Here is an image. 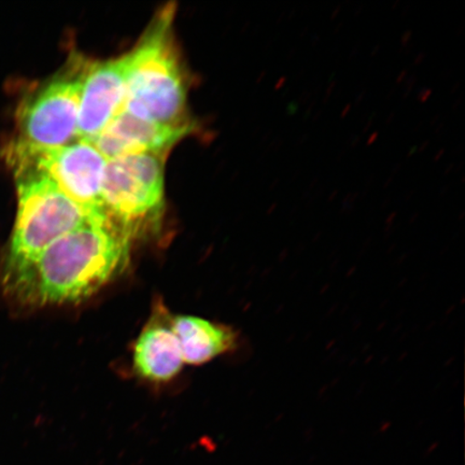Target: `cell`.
I'll return each instance as SVG.
<instances>
[{"label": "cell", "mask_w": 465, "mask_h": 465, "mask_svg": "<svg viewBox=\"0 0 465 465\" xmlns=\"http://www.w3.org/2000/svg\"><path fill=\"white\" fill-rule=\"evenodd\" d=\"M417 153V147H412L409 153V158H411V155H414Z\"/></svg>", "instance_id": "53"}, {"label": "cell", "mask_w": 465, "mask_h": 465, "mask_svg": "<svg viewBox=\"0 0 465 465\" xmlns=\"http://www.w3.org/2000/svg\"><path fill=\"white\" fill-rule=\"evenodd\" d=\"M341 27H342V23H340V25H337V27H335L334 33L339 34L341 29Z\"/></svg>", "instance_id": "57"}, {"label": "cell", "mask_w": 465, "mask_h": 465, "mask_svg": "<svg viewBox=\"0 0 465 465\" xmlns=\"http://www.w3.org/2000/svg\"><path fill=\"white\" fill-rule=\"evenodd\" d=\"M453 168H455V164H450L449 166H447L444 171L445 176H447V174H450L452 172Z\"/></svg>", "instance_id": "41"}, {"label": "cell", "mask_w": 465, "mask_h": 465, "mask_svg": "<svg viewBox=\"0 0 465 465\" xmlns=\"http://www.w3.org/2000/svg\"><path fill=\"white\" fill-rule=\"evenodd\" d=\"M295 15H296V10L295 9L291 10L290 14L288 15V20L292 21L294 19Z\"/></svg>", "instance_id": "44"}, {"label": "cell", "mask_w": 465, "mask_h": 465, "mask_svg": "<svg viewBox=\"0 0 465 465\" xmlns=\"http://www.w3.org/2000/svg\"><path fill=\"white\" fill-rule=\"evenodd\" d=\"M133 238L108 217L68 232L21 269L5 272V293L32 307L78 304L90 299L130 263Z\"/></svg>", "instance_id": "1"}, {"label": "cell", "mask_w": 465, "mask_h": 465, "mask_svg": "<svg viewBox=\"0 0 465 465\" xmlns=\"http://www.w3.org/2000/svg\"><path fill=\"white\" fill-rule=\"evenodd\" d=\"M11 167L17 212L2 274L31 263L58 238L97 219L69 199L45 173L28 166Z\"/></svg>", "instance_id": "3"}, {"label": "cell", "mask_w": 465, "mask_h": 465, "mask_svg": "<svg viewBox=\"0 0 465 465\" xmlns=\"http://www.w3.org/2000/svg\"><path fill=\"white\" fill-rule=\"evenodd\" d=\"M374 118L375 114L371 115V118L369 119L368 124H366L365 126L363 127V133H368L371 130V127L373 126L374 124Z\"/></svg>", "instance_id": "26"}, {"label": "cell", "mask_w": 465, "mask_h": 465, "mask_svg": "<svg viewBox=\"0 0 465 465\" xmlns=\"http://www.w3.org/2000/svg\"><path fill=\"white\" fill-rule=\"evenodd\" d=\"M345 154H346V150L341 151V153H339V156H337V160L340 161L341 159L344 158Z\"/></svg>", "instance_id": "52"}, {"label": "cell", "mask_w": 465, "mask_h": 465, "mask_svg": "<svg viewBox=\"0 0 465 465\" xmlns=\"http://www.w3.org/2000/svg\"><path fill=\"white\" fill-rule=\"evenodd\" d=\"M407 75H409V69H403V71L401 72L398 75L397 84H403L405 79L407 78Z\"/></svg>", "instance_id": "21"}, {"label": "cell", "mask_w": 465, "mask_h": 465, "mask_svg": "<svg viewBox=\"0 0 465 465\" xmlns=\"http://www.w3.org/2000/svg\"><path fill=\"white\" fill-rule=\"evenodd\" d=\"M449 185H446V187L444 188H441V190L440 191V196H445L447 194V192H449Z\"/></svg>", "instance_id": "47"}, {"label": "cell", "mask_w": 465, "mask_h": 465, "mask_svg": "<svg viewBox=\"0 0 465 465\" xmlns=\"http://www.w3.org/2000/svg\"><path fill=\"white\" fill-rule=\"evenodd\" d=\"M266 74H267L266 71L262 72L260 78L258 79V83H262V81H263L264 78L266 77Z\"/></svg>", "instance_id": "50"}, {"label": "cell", "mask_w": 465, "mask_h": 465, "mask_svg": "<svg viewBox=\"0 0 465 465\" xmlns=\"http://www.w3.org/2000/svg\"><path fill=\"white\" fill-rule=\"evenodd\" d=\"M394 92H395V89H392V90L391 91V93H389V94H388L387 98H391V97L393 96V94H394Z\"/></svg>", "instance_id": "63"}, {"label": "cell", "mask_w": 465, "mask_h": 465, "mask_svg": "<svg viewBox=\"0 0 465 465\" xmlns=\"http://www.w3.org/2000/svg\"><path fill=\"white\" fill-rule=\"evenodd\" d=\"M308 33V27H305L303 31L300 32V37H305Z\"/></svg>", "instance_id": "54"}, {"label": "cell", "mask_w": 465, "mask_h": 465, "mask_svg": "<svg viewBox=\"0 0 465 465\" xmlns=\"http://www.w3.org/2000/svg\"><path fill=\"white\" fill-rule=\"evenodd\" d=\"M317 183H318V178L313 179L312 183L311 184V189L315 188Z\"/></svg>", "instance_id": "56"}, {"label": "cell", "mask_w": 465, "mask_h": 465, "mask_svg": "<svg viewBox=\"0 0 465 465\" xmlns=\"http://www.w3.org/2000/svg\"><path fill=\"white\" fill-rule=\"evenodd\" d=\"M129 62V54L90 62L81 91L77 139L92 142L122 112Z\"/></svg>", "instance_id": "7"}, {"label": "cell", "mask_w": 465, "mask_h": 465, "mask_svg": "<svg viewBox=\"0 0 465 465\" xmlns=\"http://www.w3.org/2000/svg\"><path fill=\"white\" fill-rule=\"evenodd\" d=\"M193 130V125H162L121 112L91 143L107 161L125 155L168 154Z\"/></svg>", "instance_id": "8"}, {"label": "cell", "mask_w": 465, "mask_h": 465, "mask_svg": "<svg viewBox=\"0 0 465 465\" xmlns=\"http://www.w3.org/2000/svg\"><path fill=\"white\" fill-rule=\"evenodd\" d=\"M364 5H359L356 14H354V16L358 17L361 13H363Z\"/></svg>", "instance_id": "46"}, {"label": "cell", "mask_w": 465, "mask_h": 465, "mask_svg": "<svg viewBox=\"0 0 465 465\" xmlns=\"http://www.w3.org/2000/svg\"><path fill=\"white\" fill-rule=\"evenodd\" d=\"M404 84H405V89H414V87L417 84V75L416 74L407 75V78L405 79Z\"/></svg>", "instance_id": "15"}, {"label": "cell", "mask_w": 465, "mask_h": 465, "mask_svg": "<svg viewBox=\"0 0 465 465\" xmlns=\"http://www.w3.org/2000/svg\"><path fill=\"white\" fill-rule=\"evenodd\" d=\"M392 182H393V177L388 178L386 180L385 183H383V189H387V188L391 187Z\"/></svg>", "instance_id": "40"}, {"label": "cell", "mask_w": 465, "mask_h": 465, "mask_svg": "<svg viewBox=\"0 0 465 465\" xmlns=\"http://www.w3.org/2000/svg\"><path fill=\"white\" fill-rule=\"evenodd\" d=\"M359 51H360V45L358 44L356 46H354V48L351 50V55H349V60H354V58L357 57L358 54H359Z\"/></svg>", "instance_id": "30"}, {"label": "cell", "mask_w": 465, "mask_h": 465, "mask_svg": "<svg viewBox=\"0 0 465 465\" xmlns=\"http://www.w3.org/2000/svg\"><path fill=\"white\" fill-rule=\"evenodd\" d=\"M440 114H436L431 122H430V124H431L432 126H435L436 124H440Z\"/></svg>", "instance_id": "33"}, {"label": "cell", "mask_w": 465, "mask_h": 465, "mask_svg": "<svg viewBox=\"0 0 465 465\" xmlns=\"http://www.w3.org/2000/svg\"><path fill=\"white\" fill-rule=\"evenodd\" d=\"M444 127H445V125H444L443 122H440V124L438 125H436V127H435V134H436V135H439V134L443 132L444 131Z\"/></svg>", "instance_id": "34"}, {"label": "cell", "mask_w": 465, "mask_h": 465, "mask_svg": "<svg viewBox=\"0 0 465 465\" xmlns=\"http://www.w3.org/2000/svg\"><path fill=\"white\" fill-rule=\"evenodd\" d=\"M400 5V0H398V2H395L392 5V9H395L398 7V5Z\"/></svg>", "instance_id": "64"}, {"label": "cell", "mask_w": 465, "mask_h": 465, "mask_svg": "<svg viewBox=\"0 0 465 465\" xmlns=\"http://www.w3.org/2000/svg\"><path fill=\"white\" fill-rule=\"evenodd\" d=\"M7 158L11 166H28L45 173L92 217H107L102 202L107 160L91 142L77 139L49 150L29 149L13 143Z\"/></svg>", "instance_id": "6"}, {"label": "cell", "mask_w": 465, "mask_h": 465, "mask_svg": "<svg viewBox=\"0 0 465 465\" xmlns=\"http://www.w3.org/2000/svg\"><path fill=\"white\" fill-rule=\"evenodd\" d=\"M430 143H431V142L429 141H424L420 145V147H417V151L418 153H424V151H426L430 145Z\"/></svg>", "instance_id": "28"}, {"label": "cell", "mask_w": 465, "mask_h": 465, "mask_svg": "<svg viewBox=\"0 0 465 465\" xmlns=\"http://www.w3.org/2000/svg\"><path fill=\"white\" fill-rule=\"evenodd\" d=\"M395 115H397V114H395V113H394V112H392L391 114H389V115L387 116V119H386V122H385L386 125H389V124H392V122H393V121H394V119H395Z\"/></svg>", "instance_id": "35"}, {"label": "cell", "mask_w": 465, "mask_h": 465, "mask_svg": "<svg viewBox=\"0 0 465 465\" xmlns=\"http://www.w3.org/2000/svg\"><path fill=\"white\" fill-rule=\"evenodd\" d=\"M90 62L73 54L60 71L29 93L17 112L19 136L14 143L49 150L77 141L81 91Z\"/></svg>", "instance_id": "4"}, {"label": "cell", "mask_w": 465, "mask_h": 465, "mask_svg": "<svg viewBox=\"0 0 465 465\" xmlns=\"http://www.w3.org/2000/svg\"><path fill=\"white\" fill-rule=\"evenodd\" d=\"M272 131H269L265 134V135L263 136V143H269L270 142V139L272 137Z\"/></svg>", "instance_id": "43"}, {"label": "cell", "mask_w": 465, "mask_h": 465, "mask_svg": "<svg viewBox=\"0 0 465 465\" xmlns=\"http://www.w3.org/2000/svg\"><path fill=\"white\" fill-rule=\"evenodd\" d=\"M412 35H414V33H412V31H411V29H409V31L404 32L402 36H401V45H402V48H404V46L409 45L411 44V39H412Z\"/></svg>", "instance_id": "14"}, {"label": "cell", "mask_w": 465, "mask_h": 465, "mask_svg": "<svg viewBox=\"0 0 465 465\" xmlns=\"http://www.w3.org/2000/svg\"><path fill=\"white\" fill-rule=\"evenodd\" d=\"M173 5L161 9L129 54L122 112L170 126H189L188 81L173 36Z\"/></svg>", "instance_id": "2"}, {"label": "cell", "mask_w": 465, "mask_h": 465, "mask_svg": "<svg viewBox=\"0 0 465 465\" xmlns=\"http://www.w3.org/2000/svg\"><path fill=\"white\" fill-rule=\"evenodd\" d=\"M284 16H286V14H282L279 15V19L277 20V25H281L282 21L284 19Z\"/></svg>", "instance_id": "55"}, {"label": "cell", "mask_w": 465, "mask_h": 465, "mask_svg": "<svg viewBox=\"0 0 465 465\" xmlns=\"http://www.w3.org/2000/svg\"><path fill=\"white\" fill-rule=\"evenodd\" d=\"M381 45L380 44L376 45L374 46V49H373V50H371L370 56H371V57H375V56H377L378 54H381Z\"/></svg>", "instance_id": "29"}, {"label": "cell", "mask_w": 465, "mask_h": 465, "mask_svg": "<svg viewBox=\"0 0 465 465\" xmlns=\"http://www.w3.org/2000/svg\"><path fill=\"white\" fill-rule=\"evenodd\" d=\"M284 142L282 137H276L272 139V141L269 144V148H267V151H278L281 149L283 145Z\"/></svg>", "instance_id": "13"}, {"label": "cell", "mask_w": 465, "mask_h": 465, "mask_svg": "<svg viewBox=\"0 0 465 465\" xmlns=\"http://www.w3.org/2000/svg\"><path fill=\"white\" fill-rule=\"evenodd\" d=\"M450 74H451L450 72H446L443 75H441V78H443L445 80V79L449 78Z\"/></svg>", "instance_id": "60"}, {"label": "cell", "mask_w": 465, "mask_h": 465, "mask_svg": "<svg viewBox=\"0 0 465 465\" xmlns=\"http://www.w3.org/2000/svg\"><path fill=\"white\" fill-rule=\"evenodd\" d=\"M426 57H427L426 52H420V54H418L416 55V57L414 58V62H412V65H414V66L421 65V64L424 61H426Z\"/></svg>", "instance_id": "17"}, {"label": "cell", "mask_w": 465, "mask_h": 465, "mask_svg": "<svg viewBox=\"0 0 465 465\" xmlns=\"http://www.w3.org/2000/svg\"><path fill=\"white\" fill-rule=\"evenodd\" d=\"M322 114H323V110L322 109L317 110L316 114H313V116H312V121L313 122L319 121L320 119H322Z\"/></svg>", "instance_id": "32"}, {"label": "cell", "mask_w": 465, "mask_h": 465, "mask_svg": "<svg viewBox=\"0 0 465 465\" xmlns=\"http://www.w3.org/2000/svg\"><path fill=\"white\" fill-rule=\"evenodd\" d=\"M400 168H401V164L399 163V164L393 168L392 173H398L400 171Z\"/></svg>", "instance_id": "62"}, {"label": "cell", "mask_w": 465, "mask_h": 465, "mask_svg": "<svg viewBox=\"0 0 465 465\" xmlns=\"http://www.w3.org/2000/svg\"><path fill=\"white\" fill-rule=\"evenodd\" d=\"M415 195V191L411 190L409 194H407L406 199H411V196Z\"/></svg>", "instance_id": "59"}, {"label": "cell", "mask_w": 465, "mask_h": 465, "mask_svg": "<svg viewBox=\"0 0 465 465\" xmlns=\"http://www.w3.org/2000/svg\"><path fill=\"white\" fill-rule=\"evenodd\" d=\"M360 141H361V138H360L359 136H352L351 139H349V147L356 148L357 145L360 143Z\"/></svg>", "instance_id": "22"}, {"label": "cell", "mask_w": 465, "mask_h": 465, "mask_svg": "<svg viewBox=\"0 0 465 465\" xmlns=\"http://www.w3.org/2000/svg\"><path fill=\"white\" fill-rule=\"evenodd\" d=\"M287 84L286 75H282V77L279 78L277 83L275 84V90H281Z\"/></svg>", "instance_id": "20"}, {"label": "cell", "mask_w": 465, "mask_h": 465, "mask_svg": "<svg viewBox=\"0 0 465 465\" xmlns=\"http://www.w3.org/2000/svg\"><path fill=\"white\" fill-rule=\"evenodd\" d=\"M336 85H337V81L336 80L332 81V83H331L329 84L327 91H325V94H324V97H323V100H322V104H328V102L330 100V97L332 96V94L334 93Z\"/></svg>", "instance_id": "12"}, {"label": "cell", "mask_w": 465, "mask_h": 465, "mask_svg": "<svg viewBox=\"0 0 465 465\" xmlns=\"http://www.w3.org/2000/svg\"><path fill=\"white\" fill-rule=\"evenodd\" d=\"M299 104L298 103H290L287 107V113L289 115H292L295 113H298L299 110Z\"/></svg>", "instance_id": "18"}, {"label": "cell", "mask_w": 465, "mask_h": 465, "mask_svg": "<svg viewBox=\"0 0 465 465\" xmlns=\"http://www.w3.org/2000/svg\"><path fill=\"white\" fill-rule=\"evenodd\" d=\"M337 196H339V190H334L331 192V194L329 195V201H334Z\"/></svg>", "instance_id": "36"}, {"label": "cell", "mask_w": 465, "mask_h": 465, "mask_svg": "<svg viewBox=\"0 0 465 465\" xmlns=\"http://www.w3.org/2000/svg\"><path fill=\"white\" fill-rule=\"evenodd\" d=\"M133 364L139 376L151 381H168L180 373L184 362L172 320H151L134 346Z\"/></svg>", "instance_id": "9"}, {"label": "cell", "mask_w": 465, "mask_h": 465, "mask_svg": "<svg viewBox=\"0 0 465 465\" xmlns=\"http://www.w3.org/2000/svg\"><path fill=\"white\" fill-rule=\"evenodd\" d=\"M341 10V5H337V7L333 10L332 15H331V20H335L337 16L340 15Z\"/></svg>", "instance_id": "31"}, {"label": "cell", "mask_w": 465, "mask_h": 465, "mask_svg": "<svg viewBox=\"0 0 465 465\" xmlns=\"http://www.w3.org/2000/svg\"><path fill=\"white\" fill-rule=\"evenodd\" d=\"M295 52H296V49H292V50H290V51H289V54H288V56H287V60H288V61L292 60V58H293V57H294V55H295Z\"/></svg>", "instance_id": "45"}, {"label": "cell", "mask_w": 465, "mask_h": 465, "mask_svg": "<svg viewBox=\"0 0 465 465\" xmlns=\"http://www.w3.org/2000/svg\"><path fill=\"white\" fill-rule=\"evenodd\" d=\"M412 90L414 89H405L403 93V98L409 97L411 94Z\"/></svg>", "instance_id": "48"}, {"label": "cell", "mask_w": 465, "mask_h": 465, "mask_svg": "<svg viewBox=\"0 0 465 465\" xmlns=\"http://www.w3.org/2000/svg\"><path fill=\"white\" fill-rule=\"evenodd\" d=\"M316 104H317L316 100L311 101L310 106H308V108L306 110L305 119H307L308 116H310L312 114L313 108L316 107Z\"/></svg>", "instance_id": "27"}, {"label": "cell", "mask_w": 465, "mask_h": 465, "mask_svg": "<svg viewBox=\"0 0 465 465\" xmlns=\"http://www.w3.org/2000/svg\"><path fill=\"white\" fill-rule=\"evenodd\" d=\"M365 95H366L365 90H363L362 92H360L358 96L356 97V101H354V104H356V106H359L360 104H362V102L364 101Z\"/></svg>", "instance_id": "23"}, {"label": "cell", "mask_w": 465, "mask_h": 465, "mask_svg": "<svg viewBox=\"0 0 465 465\" xmlns=\"http://www.w3.org/2000/svg\"><path fill=\"white\" fill-rule=\"evenodd\" d=\"M378 138H380V132L374 131L373 133L371 134V135L368 139V142H366V144H368V145L374 144Z\"/></svg>", "instance_id": "19"}, {"label": "cell", "mask_w": 465, "mask_h": 465, "mask_svg": "<svg viewBox=\"0 0 465 465\" xmlns=\"http://www.w3.org/2000/svg\"><path fill=\"white\" fill-rule=\"evenodd\" d=\"M421 126H423V122H420V124L415 127L414 132L420 131Z\"/></svg>", "instance_id": "61"}, {"label": "cell", "mask_w": 465, "mask_h": 465, "mask_svg": "<svg viewBox=\"0 0 465 465\" xmlns=\"http://www.w3.org/2000/svg\"><path fill=\"white\" fill-rule=\"evenodd\" d=\"M172 328L182 348L183 362L201 365L234 351L237 335L234 330L194 316L172 319Z\"/></svg>", "instance_id": "10"}, {"label": "cell", "mask_w": 465, "mask_h": 465, "mask_svg": "<svg viewBox=\"0 0 465 465\" xmlns=\"http://www.w3.org/2000/svg\"><path fill=\"white\" fill-rule=\"evenodd\" d=\"M461 102H462V98L460 97V98H458V100L455 103H453V106H452L453 112H456V109H458L459 106H460Z\"/></svg>", "instance_id": "39"}, {"label": "cell", "mask_w": 465, "mask_h": 465, "mask_svg": "<svg viewBox=\"0 0 465 465\" xmlns=\"http://www.w3.org/2000/svg\"><path fill=\"white\" fill-rule=\"evenodd\" d=\"M308 137H310V135H308V134H305V135L301 136L299 139V144L305 143L308 141Z\"/></svg>", "instance_id": "42"}, {"label": "cell", "mask_w": 465, "mask_h": 465, "mask_svg": "<svg viewBox=\"0 0 465 465\" xmlns=\"http://www.w3.org/2000/svg\"><path fill=\"white\" fill-rule=\"evenodd\" d=\"M460 86H461V84L460 83H457L455 84L452 85V89L450 90V94L453 95L455 94V93L460 89Z\"/></svg>", "instance_id": "37"}, {"label": "cell", "mask_w": 465, "mask_h": 465, "mask_svg": "<svg viewBox=\"0 0 465 465\" xmlns=\"http://www.w3.org/2000/svg\"><path fill=\"white\" fill-rule=\"evenodd\" d=\"M279 182H281L279 179L272 180V183L270 185V191L275 190L279 185Z\"/></svg>", "instance_id": "38"}, {"label": "cell", "mask_w": 465, "mask_h": 465, "mask_svg": "<svg viewBox=\"0 0 465 465\" xmlns=\"http://www.w3.org/2000/svg\"><path fill=\"white\" fill-rule=\"evenodd\" d=\"M433 90L431 87H423V89L418 92L417 100L421 104L427 103L430 98H431Z\"/></svg>", "instance_id": "11"}, {"label": "cell", "mask_w": 465, "mask_h": 465, "mask_svg": "<svg viewBox=\"0 0 465 465\" xmlns=\"http://www.w3.org/2000/svg\"><path fill=\"white\" fill-rule=\"evenodd\" d=\"M166 153L107 161L102 202L106 216L134 238L158 225L165 209Z\"/></svg>", "instance_id": "5"}, {"label": "cell", "mask_w": 465, "mask_h": 465, "mask_svg": "<svg viewBox=\"0 0 465 465\" xmlns=\"http://www.w3.org/2000/svg\"><path fill=\"white\" fill-rule=\"evenodd\" d=\"M311 100H312V92L311 91L305 90L304 92H302L301 95L299 97V101H298L299 106H300V104H305L310 103Z\"/></svg>", "instance_id": "16"}, {"label": "cell", "mask_w": 465, "mask_h": 465, "mask_svg": "<svg viewBox=\"0 0 465 465\" xmlns=\"http://www.w3.org/2000/svg\"><path fill=\"white\" fill-rule=\"evenodd\" d=\"M445 153H446V149L445 148H440L438 153H435L434 155V162H439L440 160H441V158H443V156L445 155Z\"/></svg>", "instance_id": "25"}, {"label": "cell", "mask_w": 465, "mask_h": 465, "mask_svg": "<svg viewBox=\"0 0 465 465\" xmlns=\"http://www.w3.org/2000/svg\"><path fill=\"white\" fill-rule=\"evenodd\" d=\"M409 13H410V7H409V5H407V7L403 9L402 15H401V16L404 17L407 15H409Z\"/></svg>", "instance_id": "51"}, {"label": "cell", "mask_w": 465, "mask_h": 465, "mask_svg": "<svg viewBox=\"0 0 465 465\" xmlns=\"http://www.w3.org/2000/svg\"><path fill=\"white\" fill-rule=\"evenodd\" d=\"M312 42L313 45H317L320 43V37L319 35H315V36L312 37Z\"/></svg>", "instance_id": "49"}, {"label": "cell", "mask_w": 465, "mask_h": 465, "mask_svg": "<svg viewBox=\"0 0 465 465\" xmlns=\"http://www.w3.org/2000/svg\"><path fill=\"white\" fill-rule=\"evenodd\" d=\"M352 109V104H347L344 109L341 110V118L344 119L345 116L348 115L349 113H351V110Z\"/></svg>", "instance_id": "24"}, {"label": "cell", "mask_w": 465, "mask_h": 465, "mask_svg": "<svg viewBox=\"0 0 465 465\" xmlns=\"http://www.w3.org/2000/svg\"><path fill=\"white\" fill-rule=\"evenodd\" d=\"M462 151V145H459L458 149L456 148L455 151H453V153H460Z\"/></svg>", "instance_id": "58"}]
</instances>
